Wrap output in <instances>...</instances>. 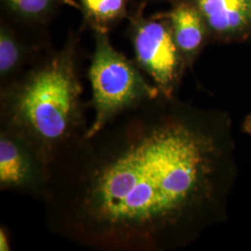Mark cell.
<instances>
[{
  "instance_id": "obj_9",
  "label": "cell",
  "mask_w": 251,
  "mask_h": 251,
  "mask_svg": "<svg viewBox=\"0 0 251 251\" xmlns=\"http://www.w3.org/2000/svg\"><path fill=\"white\" fill-rule=\"evenodd\" d=\"M86 25L108 33L128 15L130 0H77Z\"/></svg>"
},
{
  "instance_id": "obj_3",
  "label": "cell",
  "mask_w": 251,
  "mask_h": 251,
  "mask_svg": "<svg viewBox=\"0 0 251 251\" xmlns=\"http://www.w3.org/2000/svg\"><path fill=\"white\" fill-rule=\"evenodd\" d=\"M94 50L88 70L94 119L85 136L97 133L126 112L154 99L160 91L137 63L116 50L102 31H92Z\"/></svg>"
},
{
  "instance_id": "obj_8",
  "label": "cell",
  "mask_w": 251,
  "mask_h": 251,
  "mask_svg": "<svg viewBox=\"0 0 251 251\" xmlns=\"http://www.w3.org/2000/svg\"><path fill=\"white\" fill-rule=\"evenodd\" d=\"M48 48L29 43L5 23L0 25V88H4L26 70Z\"/></svg>"
},
{
  "instance_id": "obj_13",
  "label": "cell",
  "mask_w": 251,
  "mask_h": 251,
  "mask_svg": "<svg viewBox=\"0 0 251 251\" xmlns=\"http://www.w3.org/2000/svg\"><path fill=\"white\" fill-rule=\"evenodd\" d=\"M144 1H146V0H144ZM160 1H167V2H170V3H171L172 5H174V4L178 3V2L182 1V0H160Z\"/></svg>"
},
{
  "instance_id": "obj_12",
  "label": "cell",
  "mask_w": 251,
  "mask_h": 251,
  "mask_svg": "<svg viewBox=\"0 0 251 251\" xmlns=\"http://www.w3.org/2000/svg\"><path fill=\"white\" fill-rule=\"evenodd\" d=\"M242 131L251 135V114L245 118L242 124Z\"/></svg>"
},
{
  "instance_id": "obj_7",
  "label": "cell",
  "mask_w": 251,
  "mask_h": 251,
  "mask_svg": "<svg viewBox=\"0 0 251 251\" xmlns=\"http://www.w3.org/2000/svg\"><path fill=\"white\" fill-rule=\"evenodd\" d=\"M171 25L175 42L188 68H192L204 48L211 41L206 23L195 5L182 0L163 12Z\"/></svg>"
},
{
  "instance_id": "obj_4",
  "label": "cell",
  "mask_w": 251,
  "mask_h": 251,
  "mask_svg": "<svg viewBox=\"0 0 251 251\" xmlns=\"http://www.w3.org/2000/svg\"><path fill=\"white\" fill-rule=\"evenodd\" d=\"M129 22L128 37L135 63L161 94L177 96L188 66L175 42L168 19L163 12L144 17L142 10L136 9Z\"/></svg>"
},
{
  "instance_id": "obj_2",
  "label": "cell",
  "mask_w": 251,
  "mask_h": 251,
  "mask_svg": "<svg viewBox=\"0 0 251 251\" xmlns=\"http://www.w3.org/2000/svg\"><path fill=\"white\" fill-rule=\"evenodd\" d=\"M81 63L80 37L70 32L60 49H47L0 88V130L20 138L49 167L89 129Z\"/></svg>"
},
{
  "instance_id": "obj_6",
  "label": "cell",
  "mask_w": 251,
  "mask_h": 251,
  "mask_svg": "<svg viewBox=\"0 0 251 251\" xmlns=\"http://www.w3.org/2000/svg\"><path fill=\"white\" fill-rule=\"evenodd\" d=\"M206 23L211 40L233 43L251 40L249 0H189Z\"/></svg>"
},
{
  "instance_id": "obj_5",
  "label": "cell",
  "mask_w": 251,
  "mask_h": 251,
  "mask_svg": "<svg viewBox=\"0 0 251 251\" xmlns=\"http://www.w3.org/2000/svg\"><path fill=\"white\" fill-rule=\"evenodd\" d=\"M50 167L20 138L0 130V190L43 201Z\"/></svg>"
},
{
  "instance_id": "obj_10",
  "label": "cell",
  "mask_w": 251,
  "mask_h": 251,
  "mask_svg": "<svg viewBox=\"0 0 251 251\" xmlns=\"http://www.w3.org/2000/svg\"><path fill=\"white\" fill-rule=\"evenodd\" d=\"M63 0H1L7 12L27 24H45Z\"/></svg>"
},
{
  "instance_id": "obj_14",
  "label": "cell",
  "mask_w": 251,
  "mask_h": 251,
  "mask_svg": "<svg viewBox=\"0 0 251 251\" xmlns=\"http://www.w3.org/2000/svg\"><path fill=\"white\" fill-rule=\"evenodd\" d=\"M250 1V6H251V0H249Z\"/></svg>"
},
{
  "instance_id": "obj_11",
  "label": "cell",
  "mask_w": 251,
  "mask_h": 251,
  "mask_svg": "<svg viewBox=\"0 0 251 251\" xmlns=\"http://www.w3.org/2000/svg\"><path fill=\"white\" fill-rule=\"evenodd\" d=\"M0 251H11V236L4 225L0 227Z\"/></svg>"
},
{
  "instance_id": "obj_1",
  "label": "cell",
  "mask_w": 251,
  "mask_h": 251,
  "mask_svg": "<svg viewBox=\"0 0 251 251\" xmlns=\"http://www.w3.org/2000/svg\"><path fill=\"white\" fill-rule=\"evenodd\" d=\"M232 119L159 94L83 136L50 165V232L99 251H172L228 219Z\"/></svg>"
}]
</instances>
